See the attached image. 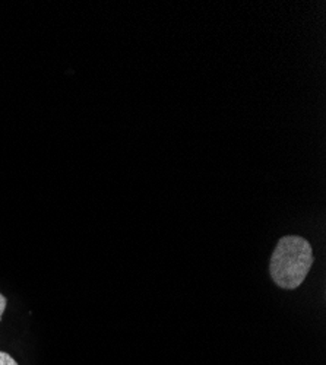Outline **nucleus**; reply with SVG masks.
Listing matches in <instances>:
<instances>
[{"mask_svg":"<svg viewBox=\"0 0 326 365\" xmlns=\"http://www.w3.org/2000/svg\"><path fill=\"white\" fill-rule=\"evenodd\" d=\"M0 365H18V362L6 352H0Z\"/></svg>","mask_w":326,"mask_h":365,"instance_id":"nucleus-2","label":"nucleus"},{"mask_svg":"<svg viewBox=\"0 0 326 365\" xmlns=\"http://www.w3.org/2000/svg\"><path fill=\"white\" fill-rule=\"evenodd\" d=\"M313 264V250L306 238L282 237L271 257V277L282 289L299 288Z\"/></svg>","mask_w":326,"mask_h":365,"instance_id":"nucleus-1","label":"nucleus"},{"mask_svg":"<svg viewBox=\"0 0 326 365\" xmlns=\"http://www.w3.org/2000/svg\"><path fill=\"white\" fill-rule=\"evenodd\" d=\"M5 309H6V298L0 294V317H2V314L5 313Z\"/></svg>","mask_w":326,"mask_h":365,"instance_id":"nucleus-3","label":"nucleus"}]
</instances>
